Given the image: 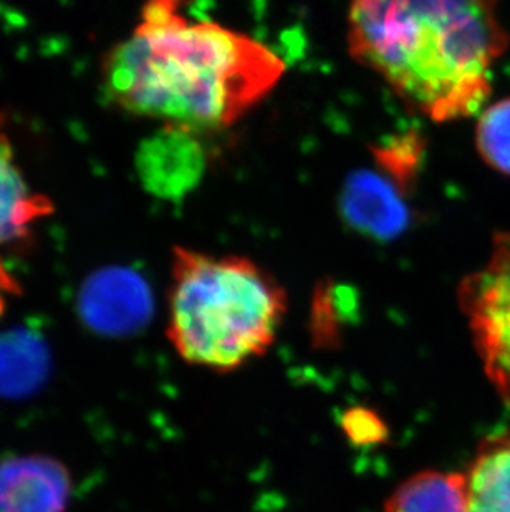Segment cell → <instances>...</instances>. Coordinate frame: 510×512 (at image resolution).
Wrapping results in <instances>:
<instances>
[{"instance_id":"cell-6","label":"cell","mask_w":510,"mask_h":512,"mask_svg":"<svg viewBox=\"0 0 510 512\" xmlns=\"http://www.w3.org/2000/svg\"><path fill=\"white\" fill-rule=\"evenodd\" d=\"M406 189L376 170L350 174L340 193V211L350 228L376 241L400 237L409 224Z\"/></svg>"},{"instance_id":"cell-2","label":"cell","mask_w":510,"mask_h":512,"mask_svg":"<svg viewBox=\"0 0 510 512\" xmlns=\"http://www.w3.org/2000/svg\"><path fill=\"white\" fill-rule=\"evenodd\" d=\"M499 0H350L348 50L406 107L436 123L491 97V68L509 49Z\"/></svg>"},{"instance_id":"cell-14","label":"cell","mask_w":510,"mask_h":512,"mask_svg":"<svg viewBox=\"0 0 510 512\" xmlns=\"http://www.w3.org/2000/svg\"><path fill=\"white\" fill-rule=\"evenodd\" d=\"M423 151L424 143L418 133L409 131L405 135L393 136L385 145L376 146L373 153L376 166L395 179L401 188L408 189L418 173Z\"/></svg>"},{"instance_id":"cell-12","label":"cell","mask_w":510,"mask_h":512,"mask_svg":"<svg viewBox=\"0 0 510 512\" xmlns=\"http://www.w3.org/2000/svg\"><path fill=\"white\" fill-rule=\"evenodd\" d=\"M385 512H467L464 474H414L391 494Z\"/></svg>"},{"instance_id":"cell-7","label":"cell","mask_w":510,"mask_h":512,"mask_svg":"<svg viewBox=\"0 0 510 512\" xmlns=\"http://www.w3.org/2000/svg\"><path fill=\"white\" fill-rule=\"evenodd\" d=\"M72 476L47 455H17L0 461V512H67Z\"/></svg>"},{"instance_id":"cell-3","label":"cell","mask_w":510,"mask_h":512,"mask_svg":"<svg viewBox=\"0 0 510 512\" xmlns=\"http://www.w3.org/2000/svg\"><path fill=\"white\" fill-rule=\"evenodd\" d=\"M287 304L284 287L247 257L173 249L168 339L191 365L232 372L262 357Z\"/></svg>"},{"instance_id":"cell-10","label":"cell","mask_w":510,"mask_h":512,"mask_svg":"<svg viewBox=\"0 0 510 512\" xmlns=\"http://www.w3.org/2000/svg\"><path fill=\"white\" fill-rule=\"evenodd\" d=\"M49 345L29 329L0 334V398H24L39 392L50 373Z\"/></svg>"},{"instance_id":"cell-8","label":"cell","mask_w":510,"mask_h":512,"mask_svg":"<svg viewBox=\"0 0 510 512\" xmlns=\"http://www.w3.org/2000/svg\"><path fill=\"white\" fill-rule=\"evenodd\" d=\"M204 151L191 131L164 126L141 146L138 171L143 183L159 196H181L203 174Z\"/></svg>"},{"instance_id":"cell-9","label":"cell","mask_w":510,"mask_h":512,"mask_svg":"<svg viewBox=\"0 0 510 512\" xmlns=\"http://www.w3.org/2000/svg\"><path fill=\"white\" fill-rule=\"evenodd\" d=\"M7 121L0 113V246L24 241L40 219L55 211L52 199L30 188L17 165Z\"/></svg>"},{"instance_id":"cell-1","label":"cell","mask_w":510,"mask_h":512,"mask_svg":"<svg viewBox=\"0 0 510 512\" xmlns=\"http://www.w3.org/2000/svg\"><path fill=\"white\" fill-rule=\"evenodd\" d=\"M285 63L251 35L189 19L183 0H146L130 37L102 62L115 107L181 130H224L259 105Z\"/></svg>"},{"instance_id":"cell-15","label":"cell","mask_w":510,"mask_h":512,"mask_svg":"<svg viewBox=\"0 0 510 512\" xmlns=\"http://www.w3.org/2000/svg\"><path fill=\"white\" fill-rule=\"evenodd\" d=\"M345 290H337L335 285L323 284L313 300L312 329L315 339L323 343H333L337 339L338 325L342 324L343 305L340 304Z\"/></svg>"},{"instance_id":"cell-13","label":"cell","mask_w":510,"mask_h":512,"mask_svg":"<svg viewBox=\"0 0 510 512\" xmlns=\"http://www.w3.org/2000/svg\"><path fill=\"white\" fill-rule=\"evenodd\" d=\"M476 148L492 170L510 176V98L487 107L476 125Z\"/></svg>"},{"instance_id":"cell-17","label":"cell","mask_w":510,"mask_h":512,"mask_svg":"<svg viewBox=\"0 0 510 512\" xmlns=\"http://www.w3.org/2000/svg\"><path fill=\"white\" fill-rule=\"evenodd\" d=\"M2 277H5V274L4 272L0 271V279H2ZM2 289H4V287L0 285V290ZM2 312H4V299H2V294H0V315H2Z\"/></svg>"},{"instance_id":"cell-5","label":"cell","mask_w":510,"mask_h":512,"mask_svg":"<svg viewBox=\"0 0 510 512\" xmlns=\"http://www.w3.org/2000/svg\"><path fill=\"white\" fill-rule=\"evenodd\" d=\"M153 292L138 272L105 267L83 282L78 317L95 334L123 339L145 329L153 317Z\"/></svg>"},{"instance_id":"cell-4","label":"cell","mask_w":510,"mask_h":512,"mask_svg":"<svg viewBox=\"0 0 510 512\" xmlns=\"http://www.w3.org/2000/svg\"><path fill=\"white\" fill-rule=\"evenodd\" d=\"M458 300L487 377L510 406V232L494 236L489 261L461 282Z\"/></svg>"},{"instance_id":"cell-11","label":"cell","mask_w":510,"mask_h":512,"mask_svg":"<svg viewBox=\"0 0 510 512\" xmlns=\"http://www.w3.org/2000/svg\"><path fill=\"white\" fill-rule=\"evenodd\" d=\"M464 483L467 512H510V430L482 441Z\"/></svg>"},{"instance_id":"cell-16","label":"cell","mask_w":510,"mask_h":512,"mask_svg":"<svg viewBox=\"0 0 510 512\" xmlns=\"http://www.w3.org/2000/svg\"><path fill=\"white\" fill-rule=\"evenodd\" d=\"M348 438L357 445H378L385 441L388 431L376 413L365 408L348 411L342 421Z\"/></svg>"}]
</instances>
